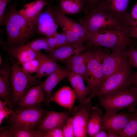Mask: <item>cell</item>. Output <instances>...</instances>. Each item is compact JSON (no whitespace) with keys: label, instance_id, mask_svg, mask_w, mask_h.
Segmentation results:
<instances>
[{"label":"cell","instance_id":"31","mask_svg":"<svg viewBox=\"0 0 137 137\" xmlns=\"http://www.w3.org/2000/svg\"><path fill=\"white\" fill-rule=\"evenodd\" d=\"M122 52L128 59L131 65L137 68V48L130 45Z\"/></svg>","mask_w":137,"mask_h":137},{"label":"cell","instance_id":"5","mask_svg":"<svg viewBox=\"0 0 137 137\" xmlns=\"http://www.w3.org/2000/svg\"><path fill=\"white\" fill-rule=\"evenodd\" d=\"M10 59L12 64L10 81L13 91L11 101L13 104H18L29 88L40 85L41 81L36 75H32L27 72L17 61L11 57Z\"/></svg>","mask_w":137,"mask_h":137},{"label":"cell","instance_id":"12","mask_svg":"<svg viewBox=\"0 0 137 137\" xmlns=\"http://www.w3.org/2000/svg\"><path fill=\"white\" fill-rule=\"evenodd\" d=\"M49 5L56 22L62 28L63 32H65L70 31H73L81 39L84 43H87L88 38V35L79 23L66 16L61 11L59 8Z\"/></svg>","mask_w":137,"mask_h":137},{"label":"cell","instance_id":"9","mask_svg":"<svg viewBox=\"0 0 137 137\" xmlns=\"http://www.w3.org/2000/svg\"><path fill=\"white\" fill-rule=\"evenodd\" d=\"M92 106L90 101L79 102L73 109L72 117L75 137H85L88 135V126Z\"/></svg>","mask_w":137,"mask_h":137},{"label":"cell","instance_id":"28","mask_svg":"<svg viewBox=\"0 0 137 137\" xmlns=\"http://www.w3.org/2000/svg\"><path fill=\"white\" fill-rule=\"evenodd\" d=\"M86 50L76 55L68 60L66 63V68L74 65L80 64L87 63L93 56L95 49L91 48V47Z\"/></svg>","mask_w":137,"mask_h":137},{"label":"cell","instance_id":"2","mask_svg":"<svg viewBox=\"0 0 137 137\" xmlns=\"http://www.w3.org/2000/svg\"><path fill=\"white\" fill-rule=\"evenodd\" d=\"M131 26L113 27L96 31L88 35V47L102 46L111 51H123L132 45L129 33Z\"/></svg>","mask_w":137,"mask_h":137},{"label":"cell","instance_id":"24","mask_svg":"<svg viewBox=\"0 0 137 137\" xmlns=\"http://www.w3.org/2000/svg\"><path fill=\"white\" fill-rule=\"evenodd\" d=\"M102 112L97 106H92L88 126V135L93 137L100 130L102 122Z\"/></svg>","mask_w":137,"mask_h":137},{"label":"cell","instance_id":"46","mask_svg":"<svg viewBox=\"0 0 137 137\" xmlns=\"http://www.w3.org/2000/svg\"><path fill=\"white\" fill-rule=\"evenodd\" d=\"M133 113L135 114H137V109H135V111L133 112Z\"/></svg>","mask_w":137,"mask_h":137},{"label":"cell","instance_id":"16","mask_svg":"<svg viewBox=\"0 0 137 137\" xmlns=\"http://www.w3.org/2000/svg\"><path fill=\"white\" fill-rule=\"evenodd\" d=\"M69 117V114L66 111H46L41 122L36 127L37 130L45 131L63 126Z\"/></svg>","mask_w":137,"mask_h":137},{"label":"cell","instance_id":"22","mask_svg":"<svg viewBox=\"0 0 137 137\" xmlns=\"http://www.w3.org/2000/svg\"><path fill=\"white\" fill-rule=\"evenodd\" d=\"M47 4L46 0H37L25 5L19 11L27 21L36 22L42 8Z\"/></svg>","mask_w":137,"mask_h":137},{"label":"cell","instance_id":"4","mask_svg":"<svg viewBox=\"0 0 137 137\" xmlns=\"http://www.w3.org/2000/svg\"><path fill=\"white\" fill-rule=\"evenodd\" d=\"M99 97V103L96 106L104 107L107 114L116 113L125 108H128L130 113L133 112L137 105V89L134 86L110 95Z\"/></svg>","mask_w":137,"mask_h":137},{"label":"cell","instance_id":"30","mask_svg":"<svg viewBox=\"0 0 137 137\" xmlns=\"http://www.w3.org/2000/svg\"><path fill=\"white\" fill-rule=\"evenodd\" d=\"M14 137H43V132L24 128H12Z\"/></svg>","mask_w":137,"mask_h":137},{"label":"cell","instance_id":"29","mask_svg":"<svg viewBox=\"0 0 137 137\" xmlns=\"http://www.w3.org/2000/svg\"><path fill=\"white\" fill-rule=\"evenodd\" d=\"M132 113L127 124L120 134V137H137V114Z\"/></svg>","mask_w":137,"mask_h":137},{"label":"cell","instance_id":"35","mask_svg":"<svg viewBox=\"0 0 137 137\" xmlns=\"http://www.w3.org/2000/svg\"><path fill=\"white\" fill-rule=\"evenodd\" d=\"M63 126L43 131V137H63Z\"/></svg>","mask_w":137,"mask_h":137},{"label":"cell","instance_id":"7","mask_svg":"<svg viewBox=\"0 0 137 137\" xmlns=\"http://www.w3.org/2000/svg\"><path fill=\"white\" fill-rule=\"evenodd\" d=\"M46 111L38 106L20 107L10 115L11 127L34 129L41 123Z\"/></svg>","mask_w":137,"mask_h":137},{"label":"cell","instance_id":"36","mask_svg":"<svg viewBox=\"0 0 137 137\" xmlns=\"http://www.w3.org/2000/svg\"><path fill=\"white\" fill-rule=\"evenodd\" d=\"M54 37L57 43V48L70 44L67 40L65 35L63 32L61 33L57 32Z\"/></svg>","mask_w":137,"mask_h":137},{"label":"cell","instance_id":"6","mask_svg":"<svg viewBox=\"0 0 137 137\" xmlns=\"http://www.w3.org/2000/svg\"><path fill=\"white\" fill-rule=\"evenodd\" d=\"M102 51L101 46H96L93 56L87 63V71L83 78L87 83L89 94L84 100L85 102L90 101L95 97L102 83L104 77L101 56Z\"/></svg>","mask_w":137,"mask_h":137},{"label":"cell","instance_id":"17","mask_svg":"<svg viewBox=\"0 0 137 137\" xmlns=\"http://www.w3.org/2000/svg\"><path fill=\"white\" fill-rule=\"evenodd\" d=\"M12 66L7 59L0 70V98L3 101H11L13 91L10 81Z\"/></svg>","mask_w":137,"mask_h":137},{"label":"cell","instance_id":"41","mask_svg":"<svg viewBox=\"0 0 137 137\" xmlns=\"http://www.w3.org/2000/svg\"><path fill=\"white\" fill-rule=\"evenodd\" d=\"M0 137H14L13 132L11 127L8 128H6L2 130L0 134Z\"/></svg>","mask_w":137,"mask_h":137},{"label":"cell","instance_id":"21","mask_svg":"<svg viewBox=\"0 0 137 137\" xmlns=\"http://www.w3.org/2000/svg\"><path fill=\"white\" fill-rule=\"evenodd\" d=\"M36 58L39 63V68L36 75L40 79L47 76L60 66L57 60L49 55H46L40 51H37Z\"/></svg>","mask_w":137,"mask_h":137},{"label":"cell","instance_id":"11","mask_svg":"<svg viewBox=\"0 0 137 137\" xmlns=\"http://www.w3.org/2000/svg\"><path fill=\"white\" fill-rule=\"evenodd\" d=\"M129 2V0H101L96 5L116 19L130 25L129 13L128 10Z\"/></svg>","mask_w":137,"mask_h":137},{"label":"cell","instance_id":"47","mask_svg":"<svg viewBox=\"0 0 137 137\" xmlns=\"http://www.w3.org/2000/svg\"><path fill=\"white\" fill-rule=\"evenodd\" d=\"M24 0V1H25V0Z\"/></svg>","mask_w":137,"mask_h":137},{"label":"cell","instance_id":"15","mask_svg":"<svg viewBox=\"0 0 137 137\" xmlns=\"http://www.w3.org/2000/svg\"><path fill=\"white\" fill-rule=\"evenodd\" d=\"M70 71L67 69L60 66L54 71L47 75L46 79L41 81L40 84L45 93V104L49 105L51 101L53 96L52 93L53 90L61 81L67 78Z\"/></svg>","mask_w":137,"mask_h":137},{"label":"cell","instance_id":"8","mask_svg":"<svg viewBox=\"0 0 137 137\" xmlns=\"http://www.w3.org/2000/svg\"><path fill=\"white\" fill-rule=\"evenodd\" d=\"M131 64L117 71L102 83L95 97L107 96L126 90L131 86Z\"/></svg>","mask_w":137,"mask_h":137},{"label":"cell","instance_id":"42","mask_svg":"<svg viewBox=\"0 0 137 137\" xmlns=\"http://www.w3.org/2000/svg\"><path fill=\"white\" fill-rule=\"evenodd\" d=\"M129 37L137 39V24L134 27H131L129 33Z\"/></svg>","mask_w":137,"mask_h":137},{"label":"cell","instance_id":"1","mask_svg":"<svg viewBox=\"0 0 137 137\" xmlns=\"http://www.w3.org/2000/svg\"><path fill=\"white\" fill-rule=\"evenodd\" d=\"M16 6L15 3L6 9L1 25H5L8 42L18 45L24 43L36 32V24L26 20L16 10Z\"/></svg>","mask_w":137,"mask_h":137},{"label":"cell","instance_id":"40","mask_svg":"<svg viewBox=\"0 0 137 137\" xmlns=\"http://www.w3.org/2000/svg\"><path fill=\"white\" fill-rule=\"evenodd\" d=\"M46 39L48 45L50 49V53L57 48V43L54 37L46 38Z\"/></svg>","mask_w":137,"mask_h":137},{"label":"cell","instance_id":"32","mask_svg":"<svg viewBox=\"0 0 137 137\" xmlns=\"http://www.w3.org/2000/svg\"><path fill=\"white\" fill-rule=\"evenodd\" d=\"M22 68L27 72L31 74L38 72L39 68V63L37 59H34L22 64Z\"/></svg>","mask_w":137,"mask_h":137},{"label":"cell","instance_id":"27","mask_svg":"<svg viewBox=\"0 0 137 137\" xmlns=\"http://www.w3.org/2000/svg\"><path fill=\"white\" fill-rule=\"evenodd\" d=\"M8 50L9 53L17 59V62L20 64H22L36 59L37 51L31 49H15L11 47L9 48Z\"/></svg>","mask_w":137,"mask_h":137},{"label":"cell","instance_id":"37","mask_svg":"<svg viewBox=\"0 0 137 137\" xmlns=\"http://www.w3.org/2000/svg\"><path fill=\"white\" fill-rule=\"evenodd\" d=\"M129 16L130 25L132 27H134L137 24V0L129 13Z\"/></svg>","mask_w":137,"mask_h":137},{"label":"cell","instance_id":"14","mask_svg":"<svg viewBox=\"0 0 137 137\" xmlns=\"http://www.w3.org/2000/svg\"><path fill=\"white\" fill-rule=\"evenodd\" d=\"M36 32L46 38L54 37L57 32L58 25L48 5L46 10L41 12L36 21Z\"/></svg>","mask_w":137,"mask_h":137},{"label":"cell","instance_id":"13","mask_svg":"<svg viewBox=\"0 0 137 137\" xmlns=\"http://www.w3.org/2000/svg\"><path fill=\"white\" fill-rule=\"evenodd\" d=\"M132 115V112L117 113L111 114H105L102 116L100 130H105L120 137L121 132L127 124Z\"/></svg>","mask_w":137,"mask_h":137},{"label":"cell","instance_id":"19","mask_svg":"<svg viewBox=\"0 0 137 137\" xmlns=\"http://www.w3.org/2000/svg\"><path fill=\"white\" fill-rule=\"evenodd\" d=\"M76 99V95L73 89L66 86L62 87L55 92L53 95L51 101L71 111L73 109Z\"/></svg>","mask_w":137,"mask_h":137},{"label":"cell","instance_id":"26","mask_svg":"<svg viewBox=\"0 0 137 137\" xmlns=\"http://www.w3.org/2000/svg\"><path fill=\"white\" fill-rule=\"evenodd\" d=\"M15 49H29L39 51L44 49L50 52L46 38H40L29 42L12 47Z\"/></svg>","mask_w":137,"mask_h":137},{"label":"cell","instance_id":"43","mask_svg":"<svg viewBox=\"0 0 137 137\" xmlns=\"http://www.w3.org/2000/svg\"><path fill=\"white\" fill-rule=\"evenodd\" d=\"M131 84L137 89V72L131 73Z\"/></svg>","mask_w":137,"mask_h":137},{"label":"cell","instance_id":"10","mask_svg":"<svg viewBox=\"0 0 137 137\" xmlns=\"http://www.w3.org/2000/svg\"><path fill=\"white\" fill-rule=\"evenodd\" d=\"M101 56L104 74L103 82L117 71L131 64L128 59L123 54L122 51L114 50L109 53L102 51Z\"/></svg>","mask_w":137,"mask_h":137},{"label":"cell","instance_id":"20","mask_svg":"<svg viewBox=\"0 0 137 137\" xmlns=\"http://www.w3.org/2000/svg\"><path fill=\"white\" fill-rule=\"evenodd\" d=\"M44 91L40 84L30 87L18 104L20 107L38 106L45 100Z\"/></svg>","mask_w":137,"mask_h":137},{"label":"cell","instance_id":"39","mask_svg":"<svg viewBox=\"0 0 137 137\" xmlns=\"http://www.w3.org/2000/svg\"><path fill=\"white\" fill-rule=\"evenodd\" d=\"M10 0H0V23L1 25L2 19L7 4Z\"/></svg>","mask_w":137,"mask_h":137},{"label":"cell","instance_id":"3","mask_svg":"<svg viewBox=\"0 0 137 137\" xmlns=\"http://www.w3.org/2000/svg\"><path fill=\"white\" fill-rule=\"evenodd\" d=\"M88 36L96 31L108 28L130 26L118 20L96 5L85 15L78 19Z\"/></svg>","mask_w":137,"mask_h":137},{"label":"cell","instance_id":"38","mask_svg":"<svg viewBox=\"0 0 137 137\" xmlns=\"http://www.w3.org/2000/svg\"><path fill=\"white\" fill-rule=\"evenodd\" d=\"M101 0H84L85 6L84 11L85 14H87L90 10Z\"/></svg>","mask_w":137,"mask_h":137},{"label":"cell","instance_id":"34","mask_svg":"<svg viewBox=\"0 0 137 137\" xmlns=\"http://www.w3.org/2000/svg\"><path fill=\"white\" fill-rule=\"evenodd\" d=\"M9 101L0 100V125L4 119L7 118L12 113L13 111L7 107Z\"/></svg>","mask_w":137,"mask_h":137},{"label":"cell","instance_id":"25","mask_svg":"<svg viewBox=\"0 0 137 137\" xmlns=\"http://www.w3.org/2000/svg\"><path fill=\"white\" fill-rule=\"evenodd\" d=\"M59 8L65 14L79 13L84 9V0H60Z\"/></svg>","mask_w":137,"mask_h":137},{"label":"cell","instance_id":"44","mask_svg":"<svg viewBox=\"0 0 137 137\" xmlns=\"http://www.w3.org/2000/svg\"><path fill=\"white\" fill-rule=\"evenodd\" d=\"M108 135L107 131L104 130H101L96 133L93 137H108Z\"/></svg>","mask_w":137,"mask_h":137},{"label":"cell","instance_id":"45","mask_svg":"<svg viewBox=\"0 0 137 137\" xmlns=\"http://www.w3.org/2000/svg\"><path fill=\"white\" fill-rule=\"evenodd\" d=\"M2 63V59L1 58V56L0 55V65L1 66V65Z\"/></svg>","mask_w":137,"mask_h":137},{"label":"cell","instance_id":"33","mask_svg":"<svg viewBox=\"0 0 137 137\" xmlns=\"http://www.w3.org/2000/svg\"><path fill=\"white\" fill-rule=\"evenodd\" d=\"M64 137H75L72 117H69L66 121L62 128Z\"/></svg>","mask_w":137,"mask_h":137},{"label":"cell","instance_id":"18","mask_svg":"<svg viewBox=\"0 0 137 137\" xmlns=\"http://www.w3.org/2000/svg\"><path fill=\"white\" fill-rule=\"evenodd\" d=\"M88 47L82 43L70 44L55 49L49 55L56 60L65 63L77 54L86 50Z\"/></svg>","mask_w":137,"mask_h":137},{"label":"cell","instance_id":"23","mask_svg":"<svg viewBox=\"0 0 137 137\" xmlns=\"http://www.w3.org/2000/svg\"><path fill=\"white\" fill-rule=\"evenodd\" d=\"M67 78L76 93L77 99L79 102H84L89 95V92L84 84L83 77L70 71Z\"/></svg>","mask_w":137,"mask_h":137}]
</instances>
